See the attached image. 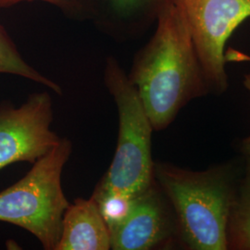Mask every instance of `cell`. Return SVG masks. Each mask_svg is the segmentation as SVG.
<instances>
[{
    "label": "cell",
    "instance_id": "6da1fadb",
    "mask_svg": "<svg viewBox=\"0 0 250 250\" xmlns=\"http://www.w3.org/2000/svg\"><path fill=\"white\" fill-rule=\"evenodd\" d=\"M156 23L154 35L135 54L127 75L154 131H162L188 103L210 91L188 24L172 0Z\"/></svg>",
    "mask_w": 250,
    "mask_h": 250
},
{
    "label": "cell",
    "instance_id": "5bb4252c",
    "mask_svg": "<svg viewBox=\"0 0 250 250\" xmlns=\"http://www.w3.org/2000/svg\"><path fill=\"white\" fill-rule=\"evenodd\" d=\"M243 84L250 94V73H248L244 76ZM241 150L245 158H250V134L248 137L243 139L241 143Z\"/></svg>",
    "mask_w": 250,
    "mask_h": 250
},
{
    "label": "cell",
    "instance_id": "8fae6325",
    "mask_svg": "<svg viewBox=\"0 0 250 250\" xmlns=\"http://www.w3.org/2000/svg\"><path fill=\"white\" fill-rule=\"evenodd\" d=\"M0 73L12 74L45 85L48 89L62 95V87L54 81L37 72L19 52L6 29L0 24Z\"/></svg>",
    "mask_w": 250,
    "mask_h": 250
},
{
    "label": "cell",
    "instance_id": "7c38bea8",
    "mask_svg": "<svg viewBox=\"0 0 250 250\" xmlns=\"http://www.w3.org/2000/svg\"><path fill=\"white\" fill-rule=\"evenodd\" d=\"M134 197L125 195H108L95 200L99 206L100 213L105 220L109 232L121 224L129 214Z\"/></svg>",
    "mask_w": 250,
    "mask_h": 250
},
{
    "label": "cell",
    "instance_id": "9c48e42d",
    "mask_svg": "<svg viewBox=\"0 0 250 250\" xmlns=\"http://www.w3.org/2000/svg\"><path fill=\"white\" fill-rule=\"evenodd\" d=\"M111 250L110 232L97 202L77 198L63 216L61 238L55 250Z\"/></svg>",
    "mask_w": 250,
    "mask_h": 250
},
{
    "label": "cell",
    "instance_id": "277c9868",
    "mask_svg": "<svg viewBox=\"0 0 250 250\" xmlns=\"http://www.w3.org/2000/svg\"><path fill=\"white\" fill-rule=\"evenodd\" d=\"M72 152V141L62 138L51 151L33 164L23 178L0 192V222L31 232L45 250H56L63 216L70 205L62 177Z\"/></svg>",
    "mask_w": 250,
    "mask_h": 250
},
{
    "label": "cell",
    "instance_id": "3957f363",
    "mask_svg": "<svg viewBox=\"0 0 250 250\" xmlns=\"http://www.w3.org/2000/svg\"><path fill=\"white\" fill-rule=\"evenodd\" d=\"M104 83L116 104L119 132L113 160L91 197L95 200L108 195L134 197L154 181V129L137 90L113 57L106 61Z\"/></svg>",
    "mask_w": 250,
    "mask_h": 250
},
{
    "label": "cell",
    "instance_id": "30bf717a",
    "mask_svg": "<svg viewBox=\"0 0 250 250\" xmlns=\"http://www.w3.org/2000/svg\"><path fill=\"white\" fill-rule=\"evenodd\" d=\"M245 159L228 222L227 250H250V158Z\"/></svg>",
    "mask_w": 250,
    "mask_h": 250
},
{
    "label": "cell",
    "instance_id": "5b68a950",
    "mask_svg": "<svg viewBox=\"0 0 250 250\" xmlns=\"http://www.w3.org/2000/svg\"><path fill=\"white\" fill-rule=\"evenodd\" d=\"M188 24L210 94L229 87L224 49L233 32L250 18V0H172Z\"/></svg>",
    "mask_w": 250,
    "mask_h": 250
},
{
    "label": "cell",
    "instance_id": "8992f818",
    "mask_svg": "<svg viewBox=\"0 0 250 250\" xmlns=\"http://www.w3.org/2000/svg\"><path fill=\"white\" fill-rule=\"evenodd\" d=\"M52 99L48 92L35 93L19 107H0V170L16 162L36 161L61 142L51 129Z\"/></svg>",
    "mask_w": 250,
    "mask_h": 250
},
{
    "label": "cell",
    "instance_id": "7a4b0ae2",
    "mask_svg": "<svg viewBox=\"0 0 250 250\" xmlns=\"http://www.w3.org/2000/svg\"><path fill=\"white\" fill-rule=\"evenodd\" d=\"M241 175L232 161L203 170L155 161L154 178L175 215L178 246L227 250L228 222Z\"/></svg>",
    "mask_w": 250,
    "mask_h": 250
},
{
    "label": "cell",
    "instance_id": "52a82bcc",
    "mask_svg": "<svg viewBox=\"0 0 250 250\" xmlns=\"http://www.w3.org/2000/svg\"><path fill=\"white\" fill-rule=\"evenodd\" d=\"M111 250H167L178 246L170 201L157 182L134 197L129 214L110 230Z\"/></svg>",
    "mask_w": 250,
    "mask_h": 250
},
{
    "label": "cell",
    "instance_id": "4fadbf2b",
    "mask_svg": "<svg viewBox=\"0 0 250 250\" xmlns=\"http://www.w3.org/2000/svg\"><path fill=\"white\" fill-rule=\"evenodd\" d=\"M43 1L59 8L70 18L88 20L89 0H0V8H9L21 2Z\"/></svg>",
    "mask_w": 250,
    "mask_h": 250
},
{
    "label": "cell",
    "instance_id": "ba28073f",
    "mask_svg": "<svg viewBox=\"0 0 250 250\" xmlns=\"http://www.w3.org/2000/svg\"><path fill=\"white\" fill-rule=\"evenodd\" d=\"M170 0H89L88 20L119 40L139 36Z\"/></svg>",
    "mask_w": 250,
    "mask_h": 250
}]
</instances>
